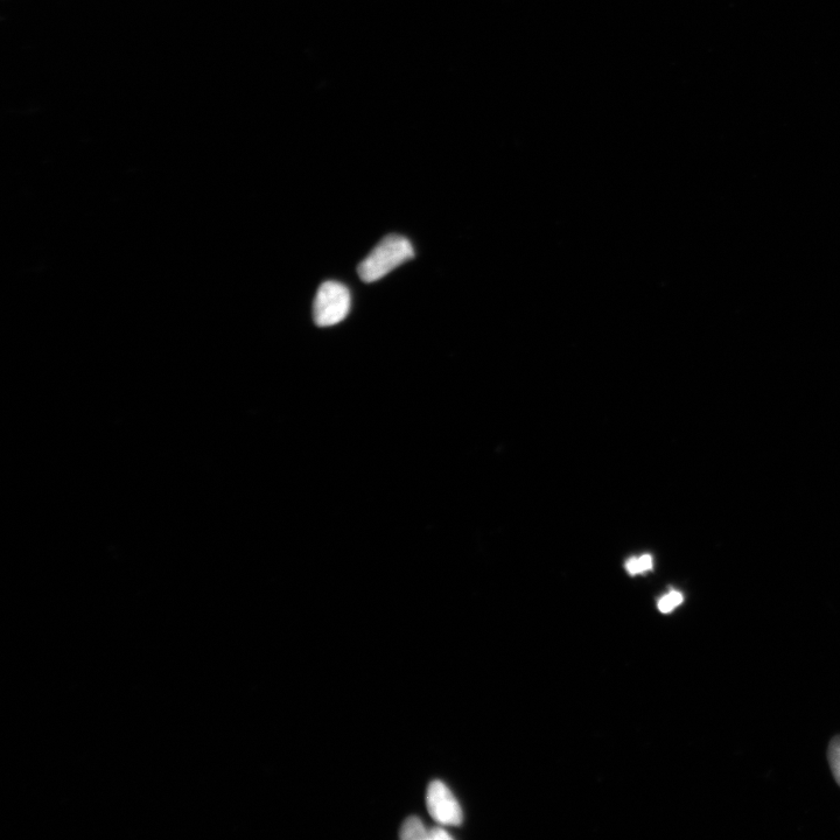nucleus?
<instances>
[{"label":"nucleus","instance_id":"nucleus-1","mask_svg":"<svg viewBox=\"0 0 840 840\" xmlns=\"http://www.w3.org/2000/svg\"><path fill=\"white\" fill-rule=\"evenodd\" d=\"M413 257H415V250L408 238L392 234L378 243L371 254L359 265L357 272L362 282L373 283Z\"/></svg>","mask_w":840,"mask_h":840},{"label":"nucleus","instance_id":"nucleus-2","mask_svg":"<svg viewBox=\"0 0 840 840\" xmlns=\"http://www.w3.org/2000/svg\"><path fill=\"white\" fill-rule=\"evenodd\" d=\"M350 310V292L338 282L320 286L313 305L314 322L319 327H329L345 320Z\"/></svg>","mask_w":840,"mask_h":840},{"label":"nucleus","instance_id":"nucleus-3","mask_svg":"<svg viewBox=\"0 0 840 840\" xmlns=\"http://www.w3.org/2000/svg\"><path fill=\"white\" fill-rule=\"evenodd\" d=\"M426 807L431 817L444 826H458L464 821L460 804L444 782L433 781L427 788Z\"/></svg>","mask_w":840,"mask_h":840},{"label":"nucleus","instance_id":"nucleus-4","mask_svg":"<svg viewBox=\"0 0 840 840\" xmlns=\"http://www.w3.org/2000/svg\"><path fill=\"white\" fill-rule=\"evenodd\" d=\"M429 832L430 830L418 817L412 816L402 825L399 837L405 840H429Z\"/></svg>","mask_w":840,"mask_h":840},{"label":"nucleus","instance_id":"nucleus-5","mask_svg":"<svg viewBox=\"0 0 840 840\" xmlns=\"http://www.w3.org/2000/svg\"><path fill=\"white\" fill-rule=\"evenodd\" d=\"M828 759L833 777L840 787V737L831 740Z\"/></svg>","mask_w":840,"mask_h":840},{"label":"nucleus","instance_id":"nucleus-6","mask_svg":"<svg viewBox=\"0 0 840 840\" xmlns=\"http://www.w3.org/2000/svg\"><path fill=\"white\" fill-rule=\"evenodd\" d=\"M683 600L684 598L682 593L672 591L669 594L664 595V597L658 601V609H660L662 613H670L674 611L677 606L681 605Z\"/></svg>","mask_w":840,"mask_h":840},{"label":"nucleus","instance_id":"nucleus-7","mask_svg":"<svg viewBox=\"0 0 840 840\" xmlns=\"http://www.w3.org/2000/svg\"><path fill=\"white\" fill-rule=\"evenodd\" d=\"M453 837L448 833L445 829L439 828H432L429 832V840H451Z\"/></svg>","mask_w":840,"mask_h":840},{"label":"nucleus","instance_id":"nucleus-8","mask_svg":"<svg viewBox=\"0 0 840 840\" xmlns=\"http://www.w3.org/2000/svg\"><path fill=\"white\" fill-rule=\"evenodd\" d=\"M626 569H627L629 574H632V576H635V574L642 573L640 559L639 558H632V559L628 560V563L626 565Z\"/></svg>","mask_w":840,"mask_h":840},{"label":"nucleus","instance_id":"nucleus-9","mask_svg":"<svg viewBox=\"0 0 840 840\" xmlns=\"http://www.w3.org/2000/svg\"><path fill=\"white\" fill-rule=\"evenodd\" d=\"M639 559H640L642 573L646 572V571H650L651 569H653V558H651V556L646 555V556L640 557Z\"/></svg>","mask_w":840,"mask_h":840}]
</instances>
